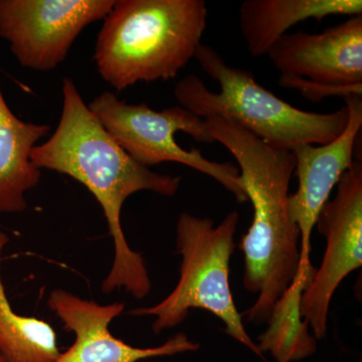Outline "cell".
<instances>
[{"mask_svg": "<svg viewBox=\"0 0 362 362\" xmlns=\"http://www.w3.org/2000/svg\"><path fill=\"white\" fill-rule=\"evenodd\" d=\"M33 163L71 176L94 195L103 209L113 238L115 257L102 290L108 294L124 289L136 299L151 290L141 255L133 251L121 226L124 202L143 190L173 197L181 178L160 175L141 165L122 147L90 112L71 78L63 82V111L51 138L33 148Z\"/></svg>", "mask_w": 362, "mask_h": 362, "instance_id": "cell-1", "label": "cell"}, {"mask_svg": "<svg viewBox=\"0 0 362 362\" xmlns=\"http://www.w3.org/2000/svg\"><path fill=\"white\" fill-rule=\"evenodd\" d=\"M206 120L214 141L237 160L254 209L240 247L245 257V288L258 298L240 314L247 322L265 323L294 280L300 263L299 228L288 209L295 157L291 150L267 144L232 119L214 115Z\"/></svg>", "mask_w": 362, "mask_h": 362, "instance_id": "cell-2", "label": "cell"}, {"mask_svg": "<svg viewBox=\"0 0 362 362\" xmlns=\"http://www.w3.org/2000/svg\"><path fill=\"white\" fill-rule=\"evenodd\" d=\"M204 0H115L98 35L95 62L116 90L175 78L206 30Z\"/></svg>", "mask_w": 362, "mask_h": 362, "instance_id": "cell-3", "label": "cell"}, {"mask_svg": "<svg viewBox=\"0 0 362 362\" xmlns=\"http://www.w3.org/2000/svg\"><path fill=\"white\" fill-rule=\"evenodd\" d=\"M194 59L218 83L220 92H211L202 78L188 75L176 85L175 96L180 106L202 119L226 117L267 144L288 150L326 144L346 127V106L326 114L301 110L259 85L250 71L228 65L209 45L202 44Z\"/></svg>", "mask_w": 362, "mask_h": 362, "instance_id": "cell-4", "label": "cell"}, {"mask_svg": "<svg viewBox=\"0 0 362 362\" xmlns=\"http://www.w3.org/2000/svg\"><path fill=\"white\" fill-rule=\"evenodd\" d=\"M239 223L238 211L226 214L218 226L211 218L181 214L176 225V245L182 258L177 285L158 304L131 314L156 317L152 330L159 334L182 323L192 309H204L223 321L226 334L263 356L247 334L230 289V258Z\"/></svg>", "mask_w": 362, "mask_h": 362, "instance_id": "cell-5", "label": "cell"}, {"mask_svg": "<svg viewBox=\"0 0 362 362\" xmlns=\"http://www.w3.org/2000/svg\"><path fill=\"white\" fill-rule=\"evenodd\" d=\"M88 107L124 151L145 168L162 162L183 164L213 178L240 204L247 202L238 166L209 160L199 149L185 150L176 142L177 132L197 142H216L206 119L181 106L158 112L145 103L127 104L111 92L95 98Z\"/></svg>", "mask_w": 362, "mask_h": 362, "instance_id": "cell-6", "label": "cell"}, {"mask_svg": "<svg viewBox=\"0 0 362 362\" xmlns=\"http://www.w3.org/2000/svg\"><path fill=\"white\" fill-rule=\"evenodd\" d=\"M267 57L280 73L281 87L309 101L362 95V16L320 33H287Z\"/></svg>", "mask_w": 362, "mask_h": 362, "instance_id": "cell-7", "label": "cell"}, {"mask_svg": "<svg viewBox=\"0 0 362 362\" xmlns=\"http://www.w3.org/2000/svg\"><path fill=\"white\" fill-rule=\"evenodd\" d=\"M315 226L326 240L318 270L305 288L301 315L316 339L327 332L333 295L347 276L362 265V162L354 159L343 173L332 201L324 204Z\"/></svg>", "mask_w": 362, "mask_h": 362, "instance_id": "cell-8", "label": "cell"}, {"mask_svg": "<svg viewBox=\"0 0 362 362\" xmlns=\"http://www.w3.org/2000/svg\"><path fill=\"white\" fill-rule=\"evenodd\" d=\"M115 0H0V37L21 66L52 71L90 23L104 20Z\"/></svg>", "mask_w": 362, "mask_h": 362, "instance_id": "cell-9", "label": "cell"}, {"mask_svg": "<svg viewBox=\"0 0 362 362\" xmlns=\"http://www.w3.org/2000/svg\"><path fill=\"white\" fill-rule=\"evenodd\" d=\"M349 121L341 134L323 145L299 144L291 149L298 178L296 192L289 195L290 218L300 232V258H310L311 235L333 188L354 163V147L362 128V95L344 98Z\"/></svg>", "mask_w": 362, "mask_h": 362, "instance_id": "cell-10", "label": "cell"}, {"mask_svg": "<svg viewBox=\"0 0 362 362\" xmlns=\"http://www.w3.org/2000/svg\"><path fill=\"white\" fill-rule=\"evenodd\" d=\"M47 305L63 321L66 329L76 335L74 344L54 362H138L199 349V343L192 341L185 333L149 349H138L118 339L112 335L109 325L125 309L121 302L99 305L57 289L49 294Z\"/></svg>", "mask_w": 362, "mask_h": 362, "instance_id": "cell-11", "label": "cell"}, {"mask_svg": "<svg viewBox=\"0 0 362 362\" xmlns=\"http://www.w3.org/2000/svg\"><path fill=\"white\" fill-rule=\"evenodd\" d=\"M329 16H362L361 0H246L240 6V28L252 57L267 56L288 30L305 21Z\"/></svg>", "mask_w": 362, "mask_h": 362, "instance_id": "cell-12", "label": "cell"}, {"mask_svg": "<svg viewBox=\"0 0 362 362\" xmlns=\"http://www.w3.org/2000/svg\"><path fill=\"white\" fill-rule=\"evenodd\" d=\"M49 130L47 124L25 122L14 115L0 90V214L21 213L28 207L25 192L42 177L30 156Z\"/></svg>", "mask_w": 362, "mask_h": 362, "instance_id": "cell-13", "label": "cell"}, {"mask_svg": "<svg viewBox=\"0 0 362 362\" xmlns=\"http://www.w3.org/2000/svg\"><path fill=\"white\" fill-rule=\"evenodd\" d=\"M314 272L310 258H300L294 280L276 302L267 321L269 327L258 338L262 354L270 352L277 362H294L316 351L317 339L301 315L302 294Z\"/></svg>", "mask_w": 362, "mask_h": 362, "instance_id": "cell-14", "label": "cell"}, {"mask_svg": "<svg viewBox=\"0 0 362 362\" xmlns=\"http://www.w3.org/2000/svg\"><path fill=\"white\" fill-rule=\"evenodd\" d=\"M8 242L0 230V354L6 362H54L61 352L54 328L39 318L18 315L7 299L1 255Z\"/></svg>", "mask_w": 362, "mask_h": 362, "instance_id": "cell-15", "label": "cell"}, {"mask_svg": "<svg viewBox=\"0 0 362 362\" xmlns=\"http://www.w3.org/2000/svg\"><path fill=\"white\" fill-rule=\"evenodd\" d=\"M0 362H6V358H4L1 354H0Z\"/></svg>", "mask_w": 362, "mask_h": 362, "instance_id": "cell-16", "label": "cell"}]
</instances>
